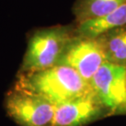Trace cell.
<instances>
[{"instance_id": "obj_6", "label": "cell", "mask_w": 126, "mask_h": 126, "mask_svg": "<svg viewBox=\"0 0 126 126\" xmlns=\"http://www.w3.org/2000/svg\"><path fill=\"white\" fill-rule=\"evenodd\" d=\"M102 107L96 95L57 105L52 126H82L97 118Z\"/></svg>"}, {"instance_id": "obj_4", "label": "cell", "mask_w": 126, "mask_h": 126, "mask_svg": "<svg viewBox=\"0 0 126 126\" xmlns=\"http://www.w3.org/2000/svg\"><path fill=\"white\" fill-rule=\"evenodd\" d=\"M107 62V52L102 37L78 36L69 43L57 65L71 67L91 84L96 72Z\"/></svg>"}, {"instance_id": "obj_9", "label": "cell", "mask_w": 126, "mask_h": 126, "mask_svg": "<svg viewBox=\"0 0 126 126\" xmlns=\"http://www.w3.org/2000/svg\"><path fill=\"white\" fill-rule=\"evenodd\" d=\"M104 42L107 62L126 66V27H122L101 36Z\"/></svg>"}, {"instance_id": "obj_3", "label": "cell", "mask_w": 126, "mask_h": 126, "mask_svg": "<svg viewBox=\"0 0 126 126\" xmlns=\"http://www.w3.org/2000/svg\"><path fill=\"white\" fill-rule=\"evenodd\" d=\"M55 107L40 96L15 88L5 98L7 115L20 126H52Z\"/></svg>"}, {"instance_id": "obj_1", "label": "cell", "mask_w": 126, "mask_h": 126, "mask_svg": "<svg viewBox=\"0 0 126 126\" xmlns=\"http://www.w3.org/2000/svg\"><path fill=\"white\" fill-rule=\"evenodd\" d=\"M14 88L40 96L55 106L95 95L89 83L85 81L76 70L63 65L18 74Z\"/></svg>"}, {"instance_id": "obj_8", "label": "cell", "mask_w": 126, "mask_h": 126, "mask_svg": "<svg viewBox=\"0 0 126 126\" xmlns=\"http://www.w3.org/2000/svg\"><path fill=\"white\" fill-rule=\"evenodd\" d=\"M126 3V0H77L74 13L80 22L105 16Z\"/></svg>"}, {"instance_id": "obj_2", "label": "cell", "mask_w": 126, "mask_h": 126, "mask_svg": "<svg viewBox=\"0 0 126 126\" xmlns=\"http://www.w3.org/2000/svg\"><path fill=\"white\" fill-rule=\"evenodd\" d=\"M68 26L39 30L30 38L18 74L45 70L57 65L73 39Z\"/></svg>"}, {"instance_id": "obj_7", "label": "cell", "mask_w": 126, "mask_h": 126, "mask_svg": "<svg viewBox=\"0 0 126 126\" xmlns=\"http://www.w3.org/2000/svg\"><path fill=\"white\" fill-rule=\"evenodd\" d=\"M126 27V3L105 16L79 23V36L98 38L114 30Z\"/></svg>"}, {"instance_id": "obj_5", "label": "cell", "mask_w": 126, "mask_h": 126, "mask_svg": "<svg viewBox=\"0 0 126 126\" xmlns=\"http://www.w3.org/2000/svg\"><path fill=\"white\" fill-rule=\"evenodd\" d=\"M102 107L115 114H126V66L107 62L91 80Z\"/></svg>"}]
</instances>
